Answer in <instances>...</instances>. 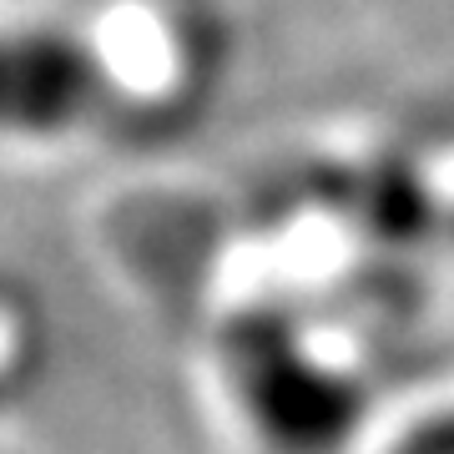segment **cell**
Returning <instances> with one entry per match:
<instances>
[{"mask_svg": "<svg viewBox=\"0 0 454 454\" xmlns=\"http://www.w3.org/2000/svg\"><path fill=\"white\" fill-rule=\"evenodd\" d=\"M112 97V71L91 35L61 20L0 26V137L66 142Z\"/></svg>", "mask_w": 454, "mask_h": 454, "instance_id": "6da1fadb", "label": "cell"}, {"mask_svg": "<svg viewBox=\"0 0 454 454\" xmlns=\"http://www.w3.org/2000/svg\"><path fill=\"white\" fill-rule=\"evenodd\" d=\"M238 394L283 454L339 450L358 419L354 384L313 358L293 333H247L238 354Z\"/></svg>", "mask_w": 454, "mask_h": 454, "instance_id": "7a4b0ae2", "label": "cell"}, {"mask_svg": "<svg viewBox=\"0 0 454 454\" xmlns=\"http://www.w3.org/2000/svg\"><path fill=\"white\" fill-rule=\"evenodd\" d=\"M394 454H454V414H434L419 429H409Z\"/></svg>", "mask_w": 454, "mask_h": 454, "instance_id": "3957f363", "label": "cell"}, {"mask_svg": "<svg viewBox=\"0 0 454 454\" xmlns=\"http://www.w3.org/2000/svg\"><path fill=\"white\" fill-rule=\"evenodd\" d=\"M5 409H11V379H5V369H0V424H5Z\"/></svg>", "mask_w": 454, "mask_h": 454, "instance_id": "277c9868", "label": "cell"}, {"mask_svg": "<svg viewBox=\"0 0 454 454\" xmlns=\"http://www.w3.org/2000/svg\"><path fill=\"white\" fill-rule=\"evenodd\" d=\"M167 5H182V11H202V5H212V0H167Z\"/></svg>", "mask_w": 454, "mask_h": 454, "instance_id": "5b68a950", "label": "cell"}, {"mask_svg": "<svg viewBox=\"0 0 454 454\" xmlns=\"http://www.w3.org/2000/svg\"><path fill=\"white\" fill-rule=\"evenodd\" d=\"M0 454H11V450H5V444H0Z\"/></svg>", "mask_w": 454, "mask_h": 454, "instance_id": "8992f818", "label": "cell"}]
</instances>
